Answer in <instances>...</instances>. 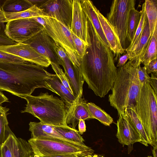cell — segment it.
I'll return each instance as SVG.
<instances>
[{"instance_id": "6da1fadb", "label": "cell", "mask_w": 157, "mask_h": 157, "mask_svg": "<svg viewBox=\"0 0 157 157\" xmlns=\"http://www.w3.org/2000/svg\"><path fill=\"white\" fill-rule=\"evenodd\" d=\"M87 21L88 45L78 67L89 88L96 95L103 98L112 89L117 68L109 47L102 40L88 19Z\"/></svg>"}, {"instance_id": "7a4b0ae2", "label": "cell", "mask_w": 157, "mask_h": 157, "mask_svg": "<svg viewBox=\"0 0 157 157\" xmlns=\"http://www.w3.org/2000/svg\"><path fill=\"white\" fill-rule=\"evenodd\" d=\"M55 75L29 62L17 63L0 60V91L22 98L38 88H46L56 94L45 81Z\"/></svg>"}, {"instance_id": "3957f363", "label": "cell", "mask_w": 157, "mask_h": 157, "mask_svg": "<svg viewBox=\"0 0 157 157\" xmlns=\"http://www.w3.org/2000/svg\"><path fill=\"white\" fill-rule=\"evenodd\" d=\"M140 63L129 60L117 69L116 78L108 96L111 106L116 109L119 116H124V110L134 107L141 88L137 69Z\"/></svg>"}, {"instance_id": "277c9868", "label": "cell", "mask_w": 157, "mask_h": 157, "mask_svg": "<svg viewBox=\"0 0 157 157\" xmlns=\"http://www.w3.org/2000/svg\"><path fill=\"white\" fill-rule=\"evenodd\" d=\"M27 103L21 113H28L38 118L41 123L50 125L70 128L66 124V106L62 100L41 92L37 96L29 95L25 97Z\"/></svg>"}, {"instance_id": "5b68a950", "label": "cell", "mask_w": 157, "mask_h": 157, "mask_svg": "<svg viewBox=\"0 0 157 157\" xmlns=\"http://www.w3.org/2000/svg\"><path fill=\"white\" fill-rule=\"evenodd\" d=\"M153 147L157 145V97L149 83L142 84L133 107Z\"/></svg>"}, {"instance_id": "8992f818", "label": "cell", "mask_w": 157, "mask_h": 157, "mask_svg": "<svg viewBox=\"0 0 157 157\" xmlns=\"http://www.w3.org/2000/svg\"><path fill=\"white\" fill-rule=\"evenodd\" d=\"M28 142L33 151L34 157L68 154H75L79 157H90L94 151L84 144L58 138H31Z\"/></svg>"}, {"instance_id": "52a82bcc", "label": "cell", "mask_w": 157, "mask_h": 157, "mask_svg": "<svg viewBox=\"0 0 157 157\" xmlns=\"http://www.w3.org/2000/svg\"><path fill=\"white\" fill-rule=\"evenodd\" d=\"M42 17L46 22L44 29L46 33L56 44L64 49L73 64L78 67L80 59L78 55L70 29L54 18L46 16Z\"/></svg>"}, {"instance_id": "ba28073f", "label": "cell", "mask_w": 157, "mask_h": 157, "mask_svg": "<svg viewBox=\"0 0 157 157\" xmlns=\"http://www.w3.org/2000/svg\"><path fill=\"white\" fill-rule=\"evenodd\" d=\"M135 0L112 1L106 18L117 33L122 48L125 49L128 19L131 10L135 7Z\"/></svg>"}, {"instance_id": "9c48e42d", "label": "cell", "mask_w": 157, "mask_h": 157, "mask_svg": "<svg viewBox=\"0 0 157 157\" xmlns=\"http://www.w3.org/2000/svg\"><path fill=\"white\" fill-rule=\"evenodd\" d=\"M44 29L33 18H27L8 22L5 32L11 40L17 43H23Z\"/></svg>"}, {"instance_id": "30bf717a", "label": "cell", "mask_w": 157, "mask_h": 157, "mask_svg": "<svg viewBox=\"0 0 157 157\" xmlns=\"http://www.w3.org/2000/svg\"><path fill=\"white\" fill-rule=\"evenodd\" d=\"M23 43L27 44L37 52L48 58L51 62L61 65L57 51V44L46 32L44 29Z\"/></svg>"}, {"instance_id": "8fae6325", "label": "cell", "mask_w": 157, "mask_h": 157, "mask_svg": "<svg viewBox=\"0 0 157 157\" xmlns=\"http://www.w3.org/2000/svg\"><path fill=\"white\" fill-rule=\"evenodd\" d=\"M57 51L73 95L76 98L82 97L84 81L78 67L73 64L62 47L57 45Z\"/></svg>"}, {"instance_id": "7c38bea8", "label": "cell", "mask_w": 157, "mask_h": 157, "mask_svg": "<svg viewBox=\"0 0 157 157\" xmlns=\"http://www.w3.org/2000/svg\"><path fill=\"white\" fill-rule=\"evenodd\" d=\"M72 7V0H47L39 8L48 17L55 19L70 29Z\"/></svg>"}, {"instance_id": "4fadbf2b", "label": "cell", "mask_w": 157, "mask_h": 157, "mask_svg": "<svg viewBox=\"0 0 157 157\" xmlns=\"http://www.w3.org/2000/svg\"><path fill=\"white\" fill-rule=\"evenodd\" d=\"M0 51L21 58L44 67H47L50 65V61L48 58L26 44L17 43L12 45L0 46Z\"/></svg>"}, {"instance_id": "5bb4252c", "label": "cell", "mask_w": 157, "mask_h": 157, "mask_svg": "<svg viewBox=\"0 0 157 157\" xmlns=\"http://www.w3.org/2000/svg\"><path fill=\"white\" fill-rule=\"evenodd\" d=\"M71 32L87 44L88 25L87 17L82 8L80 0H73Z\"/></svg>"}, {"instance_id": "9a60e30c", "label": "cell", "mask_w": 157, "mask_h": 157, "mask_svg": "<svg viewBox=\"0 0 157 157\" xmlns=\"http://www.w3.org/2000/svg\"><path fill=\"white\" fill-rule=\"evenodd\" d=\"M86 101L82 97H77L71 105H66V114L65 122L74 129L75 128L80 120L94 119L87 105Z\"/></svg>"}, {"instance_id": "2e32d148", "label": "cell", "mask_w": 157, "mask_h": 157, "mask_svg": "<svg viewBox=\"0 0 157 157\" xmlns=\"http://www.w3.org/2000/svg\"><path fill=\"white\" fill-rule=\"evenodd\" d=\"M95 11L109 47L113 53L114 61H117L121 55L125 53V50L122 47L117 33L106 18L96 7Z\"/></svg>"}, {"instance_id": "e0dca14e", "label": "cell", "mask_w": 157, "mask_h": 157, "mask_svg": "<svg viewBox=\"0 0 157 157\" xmlns=\"http://www.w3.org/2000/svg\"><path fill=\"white\" fill-rule=\"evenodd\" d=\"M116 124L117 127L116 136L119 142L123 146L133 145L137 142L141 143L140 136L125 115L119 116Z\"/></svg>"}, {"instance_id": "ac0fdd59", "label": "cell", "mask_w": 157, "mask_h": 157, "mask_svg": "<svg viewBox=\"0 0 157 157\" xmlns=\"http://www.w3.org/2000/svg\"><path fill=\"white\" fill-rule=\"evenodd\" d=\"M29 125L31 138H55L68 141L60 134L54 126L35 122H30Z\"/></svg>"}, {"instance_id": "d6986e66", "label": "cell", "mask_w": 157, "mask_h": 157, "mask_svg": "<svg viewBox=\"0 0 157 157\" xmlns=\"http://www.w3.org/2000/svg\"><path fill=\"white\" fill-rule=\"evenodd\" d=\"M80 2L82 9L87 19L90 21L102 40L107 45L109 46L96 12V7L92 2L89 0H80Z\"/></svg>"}, {"instance_id": "ffe728a7", "label": "cell", "mask_w": 157, "mask_h": 157, "mask_svg": "<svg viewBox=\"0 0 157 157\" xmlns=\"http://www.w3.org/2000/svg\"><path fill=\"white\" fill-rule=\"evenodd\" d=\"M151 36L148 22L146 16L144 27L138 42L134 50L129 54L128 59L129 60L141 63L140 59L146 49Z\"/></svg>"}, {"instance_id": "44dd1931", "label": "cell", "mask_w": 157, "mask_h": 157, "mask_svg": "<svg viewBox=\"0 0 157 157\" xmlns=\"http://www.w3.org/2000/svg\"><path fill=\"white\" fill-rule=\"evenodd\" d=\"M44 16H48L46 13L36 5H33L25 10L17 13H8L2 11L3 23L16 19L33 18Z\"/></svg>"}, {"instance_id": "7402d4cb", "label": "cell", "mask_w": 157, "mask_h": 157, "mask_svg": "<svg viewBox=\"0 0 157 157\" xmlns=\"http://www.w3.org/2000/svg\"><path fill=\"white\" fill-rule=\"evenodd\" d=\"M45 81L61 97L66 105H71L74 102L76 98L63 85L56 74Z\"/></svg>"}, {"instance_id": "603a6c76", "label": "cell", "mask_w": 157, "mask_h": 157, "mask_svg": "<svg viewBox=\"0 0 157 157\" xmlns=\"http://www.w3.org/2000/svg\"><path fill=\"white\" fill-rule=\"evenodd\" d=\"M124 114L135 130L140 136L141 144L146 146L150 145V141L143 126L139 118L133 107L127 108L124 110Z\"/></svg>"}, {"instance_id": "cb8c5ba5", "label": "cell", "mask_w": 157, "mask_h": 157, "mask_svg": "<svg viewBox=\"0 0 157 157\" xmlns=\"http://www.w3.org/2000/svg\"><path fill=\"white\" fill-rule=\"evenodd\" d=\"M33 6L28 0H6L1 8L4 12L17 13L27 10Z\"/></svg>"}, {"instance_id": "d4e9b609", "label": "cell", "mask_w": 157, "mask_h": 157, "mask_svg": "<svg viewBox=\"0 0 157 157\" xmlns=\"http://www.w3.org/2000/svg\"><path fill=\"white\" fill-rule=\"evenodd\" d=\"M157 28L154 32L149 44L142 56L140 59L145 67L152 60L157 59Z\"/></svg>"}, {"instance_id": "484cf974", "label": "cell", "mask_w": 157, "mask_h": 157, "mask_svg": "<svg viewBox=\"0 0 157 157\" xmlns=\"http://www.w3.org/2000/svg\"><path fill=\"white\" fill-rule=\"evenodd\" d=\"M150 35L157 28V0H145L144 2Z\"/></svg>"}, {"instance_id": "4316f807", "label": "cell", "mask_w": 157, "mask_h": 157, "mask_svg": "<svg viewBox=\"0 0 157 157\" xmlns=\"http://www.w3.org/2000/svg\"><path fill=\"white\" fill-rule=\"evenodd\" d=\"M9 109L0 105V157L1 148L10 134L13 133L8 125L7 118L8 112Z\"/></svg>"}, {"instance_id": "83f0119b", "label": "cell", "mask_w": 157, "mask_h": 157, "mask_svg": "<svg viewBox=\"0 0 157 157\" xmlns=\"http://www.w3.org/2000/svg\"><path fill=\"white\" fill-rule=\"evenodd\" d=\"M141 16V11H138L135 8L132 9L130 12L127 25V40L130 43L134 36L139 25Z\"/></svg>"}, {"instance_id": "f1b7e54d", "label": "cell", "mask_w": 157, "mask_h": 157, "mask_svg": "<svg viewBox=\"0 0 157 157\" xmlns=\"http://www.w3.org/2000/svg\"><path fill=\"white\" fill-rule=\"evenodd\" d=\"M89 110L94 119L105 126H109L113 122V118L103 110L92 102L87 103Z\"/></svg>"}, {"instance_id": "f546056e", "label": "cell", "mask_w": 157, "mask_h": 157, "mask_svg": "<svg viewBox=\"0 0 157 157\" xmlns=\"http://www.w3.org/2000/svg\"><path fill=\"white\" fill-rule=\"evenodd\" d=\"M54 127L60 134L68 141L78 144H84V139L77 130L74 129L71 127Z\"/></svg>"}, {"instance_id": "4dcf8cb0", "label": "cell", "mask_w": 157, "mask_h": 157, "mask_svg": "<svg viewBox=\"0 0 157 157\" xmlns=\"http://www.w3.org/2000/svg\"><path fill=\"white\" fill-rule=\"evenodd\" d=\"M140 11L141 12V18L139 25L131 42L125 49V51L128 52L129 54L135 49L144 27L145 20L147 16L144 2L143 4L142 9Z\"/></svg>"}, {"instance_id": "1f68e13d", "label": "cell", "mask_w": 157, "mask_h": 157, "mask_svg": "<svg viewBox=\"0 0 157 157\" xmlns=\"http://www.w3.org/2000/svg\"><path fill=\"white\" fill-rule=\"evenodd\" d=\"M17 138L13 133L10 135L1 147V157H14L17 147Z\"/></svg>"}, {"instance_id": "d6a6232c", "label": "cell", "mask_w": 157, "mask_h": 157, "mask_svg": "<svg viewBox=\"0 0 157 157\" xmlns=\"http://www.w3.org/2000/svg\"><path fill=\"white\" fill-rule=\"evenodd\" d=\"M17 148L14 157H34L33 150L25 140L17 138Z\"/></svg>"}, {"instance_id": "836d02e7", "label": "cell", "mask_w": 157, "mask_h": 157, "mask_svg": "<svg viewBox=\"0 0 157 157\" xmlns=\"http://www.w3.org/2000/svg\"><path fill=\"white\" fill-rule=\"evenodd\" d=\"M50 65L52 69L55 71L56 74L60 80L61 83L71 93L73 94L72 90L67 80L66 76L59 66L51 62Z\"/></svg>"}, {"instance_id": "e575fe53", "label": "cell", "mask_w": 157, "mask_h": 157, "mask_svg": "<svg viewBox=\"0 0 157 157\" xmlns=\"http://www.w3.org/2000/svg\"><path fill=\"white\" fill-rule=\"evenodd\" d=\"M72 33L76 50L80 59L84 56L88 44L76 36L72 32Z\"/></svg>"}, {"instance_id": "d590c367", "label": "cell", "mask_w": 157, "mask_h": 157, "mask_svg": "<svg viewBox=\"0 0 157 157\" xmlns=\"http://www.w3.org/2000/svg\"><path fill=\"white\" fill-rule=\"evenodd\" d=\"M0 60L6 62L17 63H23L28 62L21 58L1 51H0Z\"/></svg>"}, {"instance_id": "8d00e7d4", "label": "cell", "mask_w": 157, "mask_h": 157, "mask_svg": "<svg viewBox=\"0 0 157 157\" xmlns=\"http://www.w3.org/2000/svg\"><path fill=\"white\" fill-rule=\"evenodd\" d=\"M138 74L139 81L142 84L149 83L151 77L146 71V67H141L139 65L137 69Z\"/></svg>"}, {"instance_id": "74e56055", "label": "cell", "mask_w": 157, "mask_h": 157, "mask_svg": "<svg viewBox=\"0 0 157 157\" xmlns=\"http://www.w3.org/2000/svg\"><path fill=\"white\" fill-rule=\"evenodd\" d=\"M157 59L151 61L146 67L147 73H157Z\"/></svg>"}, {"instance_id": "f35d334b", "label": "cell", "mask_w": 157, "mask_h": 157, "mask_svg": "<svg viewBox=\"0 0 157 157\" xmlns=\"http://www.w3.org/2000/svg\"><path fill=\"white\" fill-rule=\"evenodd\" d=\"M17 43L10 39L6 35L0 34V46L12 45Z\"/></svg>"}, {"instance_id": "ab89813d", "label": "cell", "mask_w": 157, "mask_h": 157, "mask_svg": "<svg viewBox=\"0 0 157 157\" xmlns=\"http://www.w3.org/2000/svg\"><path fill=\"white\" fill-rule=\"evenodd\" d=\"M149 84L157 94V73H151Z\"/></svg>"}, {"instance_id": "60d3db41", "label": "cell", "mask_w": 157, "mask_h": 157, "mask_svg": "<svg viewBox=\"0 0 157 157\" xmlns=\"http://www.w3.org/2000/svg\"><path fill=\"white\" fill-rule=\"evenodd\" d=\"M129 56V53L128 52H126L125 54L122 56H120L118 59L117 67H119L124 65L128 59Z\"/></svg>"}, {"instance_id": "b9f144b4", "label": "cell", "mask_w": 157, "mask_h": 157, "mask_svg": "<svg viewBox=\"0 0 157 157\" xmlns=\"http://www.w3.org/2000/svg\"><path fill=\"white\" fill-rule=\"evenodd\" d=\"M78 132L81 135L86 131V125L85 120H80L78 123Z\"/></svg>"}, {"instance_id": "7bdbcfd3", "label": "cell", "mask_w": 157, "mask_h": 157, "mask_svg": "<svg viewBox=\"0 0 157 157\" xmlns=\"http://www.w3.org/2000/svg\"><path fill=\"white\" fill-rule=\"evenodd\" d=\"M5 23L2 21V11L1 8L0 1V34L6 35L5 32Z\"/></svg>"}, {"instance_id": "ee69618b", "label": "cell", "mask_w": 157, "mask_h": 157, "mask_svg": "<svg viewBox=\"0 0 157 157\" xmlns=\"http://www.w3.org/2000/svg\"><path fill=\"white\" fill-rule=\"evenodd\" d=\"M33 5H36L39 7L46 2L47 0H28Z\"/></svg>"}, {"instance_id": "f6af8a7d", "label": "cell", "mask_w": 157, "mask_h": 157, "mask_svg": "<svg viewBox=\"0 0 157 157\" xmlns=\"http://www.w3.org/2000/svg\"><path fill=\"white\" fill-rule=\"evenodd\" d=\"M41 157H79L75 154H62L56 155H51L43 156Z\"/></svg>"}, {"instance_id": "bcb514c9", "label": "cell", "mask_w": 157, "mask_h": 157, "mask_svg": "<svg viewBox=\"0 0 157 157\" xmlns=\"http://www.w3.org/2000/svg\"><path fill=\"white\" fill-rule=\"evenodd\" d=\"M33 18L37 22L43 26L44 28L46 26V21L42 16L36 17Z\"/></svg>"}, {"instance_id": "7dc6e473", "label": "cell", "mask_w": 157, "mask_h": 157, "mask_svg": "<svg viewBox=\"0 0 157 157\" xmlns=\"http://www.w3.org/2000/svg\"><path fill=\"white\" fill-rule=\"evenodd\" d=\"M8 99L0 91V105L5 102H8Z\"/></svg>"}, {"instance_id": "c3c4849f", "label": "cell", "mask_w": 157, "mask_h": 157, "mask_svg": "<svg viewBox=\"0 0 157 157\" xmlns=\"http://www.w3.org/2000/svg\"><path fill=\"white\" fill-rule=\"evenodd\" d=\"M152 153L153 157H157V145L153 147V148L152 150Z\"/></svg>"}, {"instance_id": "681fc988", "label": "cell", "mask_w": 157, "mask_h": 157, "mask_svg": "<svg viewBox=\"0 0 157 157\" xmlns=\"http://www.w3.org/2000/svg\"><path fill=\"white\" fill-rule=\"evenodd\" d=\"M90 157H104L103 156H100L94 154L92 155Z\"/></svg>"}, {"instance_id": "f907efd6", "label": "cell", "mask_w": 157, "mask_h": 157, "mask_svg": "<svg viewBox=\"0 0 157 157\" xmlns=\"http://www.w3.org/2000/svg\"><path fill=\"white\" fill-rule=\"evenodd\" d=\"M147 157H152L151 156H147Z\"/></svg>"}]
</instances>
